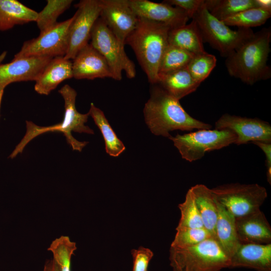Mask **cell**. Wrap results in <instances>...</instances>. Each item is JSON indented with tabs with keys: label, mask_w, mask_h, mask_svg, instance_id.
<instances>
[{
	"label": "cell",
	"mask_w": 271,
	"mask_h": 271,
	"mask_svg": "<svg viewBox=\"0 0 271 271\" xmlns=\"http://www.w3.org/2000/svg\"><path fill=\"white\" fill-rule=\"evenodd\" d=\"M154 85L143 111L146 124L153 134L169 138L170 131L176 129L191 131L212 127L210 124L192 117L179 100L158 84Z\"/></svg>",
	"instance_id": "obj_1"
},
{
	"label": "cell",
	"mask_w": 271,
	"mask_h": 271,
	"mask_svg": "<svg viewBox=\"0 0 271 271\" xmlns=\"http://www.w3.org/2000/svg\"><path fill=\"white\" fill-rule=\"evenodd\" d=\"M270 28H263L226 58L228 74L248 85L269 79L271 69L267 64L270 52Z\"/></svg>",
	"instance_id": "obj_2"
},
{
	"label": "cell",
	"mask_w": 271,
	"mask_h": 271,
	"mask_svg": "<svg viewBox=\"0 0 271 271\" xmlns=\"http://www.w3.org/2000/svg\"><path fill=\"white\" fill-rule=\"evenodd\" d=\"M139 18L136 28L127 37L125 44L133 50L149 82L157 84L159 66L168 45L171 28L162 23Z\"/></svg>",
	"instance_id": "obj_3"
},
{
	"label": "cell",
	"mask_w": 271,
	"mask_h": 271,
	"mask_svg": "<svg viewBox=\"0 0 271 271\" xmlns=\"http://www.w3.org/2000/svg\"><path fill=\"white\" fill-rule=\"evenodd\" d=\"M59 92L64 100L65 112L63 121L53 126L41 127L36 125L31 121H27V132L20 144L16 147L10 155L11 158H15L19 153H22L26 145L36 136L47 132L58 131L64 134L67 143L73 150L81 152L87 145L86 142H80L76 140L72 136V131L79 133L93 134V130L85 123L88 120L89 114L79 113L75 106L77 96L76 91L68 84L64 85Z\"/></svg>",
	"instance_id": "obj_4"
},
{
	"label": "cell",
	"mask_w": 271,
	"mask_h": 271,
	"mask_svg": "<svg viewBox=\"0 0 271 271\" xmlns=\"http://www.w3.org/2000/svg\"><path fill=\"white\" fill-rule=\"evenodd\" d=\"M169 260L173 271H221L230 264V258L212 237L190 246L170 247Z\"/></svg>",
	"instance_id": "obj_5"
},
{
	"label": "cell",
	"mask_w": 271,
	"mask_h": 271,
	"mask_svg": "<svg viewBox=\"0 0 271 271\" xmlns=\"http://www.w3.org/2000/svg\"><path fill=\"white\" fill-rule=\"evenodd\" d=\"M196 22L203 41L207 42L225 58L250 39L254 33L251 29L239 28L233 30L208 11L204 4L192 18Z\"/></svg>",
	"instance_id": "obj_6"
},
{
	"label": "cell",
	"mask_w": 271,
	"mask_h": 271,
	"mask_svg": "<svg viewBox=\"0 0 271 271\" xmlns=\"http://www.w3.org/2000/svg\"><path fill=\"white\" fill-rule=\"evenodd\" d=\"M211 189L216 201L236 218L259 210L267 196L258 184L229 183Z\"/></svg>",
	"instance_id": "obj_7"
},
{
	"label": "cell",
	"mask_w": 271,
	"mask_h": 271,
	"mask_svg": "<svg viewBox=\"0 0 271 271\" xmlns=\"http://www.w3.org/2000/svg\"><path fill=\"white\" fill-rule=\"evenodd\" d=\"M182 158L189 162L201 159L209 151L219 150L235 144L236 136L228 129H201L182 135L170 136Z\"/></svg>",
	"instance_id": "obj_8"
},
{
	"label": "cell",
	"mask_w": 271,
	"mask_h": 271,
	"mask_svg": "<svg viewBox=\"0 0 271 271\" xmlns=\"http://www.w3.org/2000/svg\"><path fill=\"white\" fill-rule=\"evenodd\" d=\"M90 39V44L105 59L112 79L120 80L122 71L125 72L128 78L132 79L136 76L134 63L127 57L124 49L120 46L113 34L100 17L93 27Z\"/></svg>",
	"instance_id": "obj_9"
},
{
	"label": "cell",
	"mask_w": 271,
	"mask_h": 271,
	"mask_svg": "<svg viewBox=\"0 0 271 271\" xmlns=\"http://www.w3.org/2000/svg\"><path fill=\"white\" fill-rule=\"evenodd\" d=\"M74 19V15L65 21L57 22L41 32L38 37L25 42L14 58L64 57L68 48L69 29Z\"/></svg>",
	"instance_id": "obj_10"
},
{
	"label": "cell",
	"mask_w": 271,
	"mask_h": 271,
	"mask_svg": "<svg viewBox=\"0 0 271 271\" xmlns=\"http://www.w3.org/2000/svg\"><path fill=\"white\" fill-rule=\"evenodd\" d=\"M77 8L69 32L68 45L65 56L73 59L78 52L88 44L93 27L100 17L99 0H82L77 4Z\"/></svg>",
	"instance_id": "obj_11"
},
{
	"label": "cell",
	"mask_w": 271,
	"mask_h": 271,
	"mask_svg": "<svg viewBox=\"0 0 271 271\" xmlns=\"http://www.w3.org/2000/svg\"><path fill=\"white\" fill-rule=\"evenodd\" d=\"M100 18L124 49L127 37L136 28L139 18L130 8L128 0H99Z\"/></svg>",
	"instance_id": "obj_12"
},
{
	"label": "cell",
	"mask_w": 271,
	"mask_h": 271,
	"mask_svg": "<svg viewBox=\"0 0 271 271\" xmlns=\"http://www.w3.org/2000/svg\"><path fill=\"white\" fill-rule=\"evenodd\" d=\"M215 129H228L236 136L235 144L249 142L271 143L270 124L257 118H248L229 114L222 115L215 122Z\"/></svg>",
	"instance_id": "obj_13"
},
{
	"label": "cell",
	"mask_w": 271,
	"mask_h": 271,
	"mask_svg": "<svg viewBox=\"0 0 271 271\" xmlns=\"http://www.w3.org/2000/svg\"><path fill=\"white\" fill-rule=\"evenodd\" d=\"M6 56H0V89L9 84L20 81H35L53 58L31 57L13 60L6 64L1 62Z\"/></svg>",
	"instance_id": "obj_14"
},
{
	"label": "cell",
	"mask_w": 271,
	"mask_h": 271,
	"mask_svg": "<svg viewBox=\"0 0 271 271\" xmlns=\"http://www.w3.org/2000/svg\"><path fill=\"white\" fill-rule=\"evenodd\" d=\"M128 3L138 18L165 24L171 29L185 25L189 20L184 11L164 2L157 3L148 0H128Z\"/></svg>",
	"instance_id": "obj_15"
},
{
	"label": "cell",
	"mask_w": 271,
	"mask_h": 271,
	"mask_svg": "<svg viewBox=\"0 0 271 271\" xmlns=\"http://www.w3.org/2000/svg\"><path fill=\"white\" fill-rule=\"evenodd\" d=\"M72 72L73 77L76 79L112 78L105 59L89 43L73 59Z\"/></svg>",
	"instance_id": "obj_16"
},
{
	"label": "cell",
	"mask_w": 271,
	"mask_h": 271,
	"mask_svg": "<svg viewBox=\"0 0 271 271\" xmlns=\"http://www.w3.org/2000/svg\"><path fill=\"white\" fill-rule=\"evenodd\" d=\"M235 267L271 271V243H240L230 257L229 268Z\"/></svg>",
	"instance_id": "obj_17"
},
{
	"label": "cell",
	"mask_w": 271,
	"mask_h": 271,
	"mask_svg": "<svg viewBox=\"0 0 271 271\" xmlns=\"http://www.w3.org/2000/svg\"><path fill=\"white\" fill-rule=\"evenodd\" d=\"M240 243H271V227L260 210L235 219Z\"/></svg>",
	"instance_id": "obj_18"
},
{
	"label": "cell",
	"mask_w": 271,
	"mask_h": 271,
	"mask_svg": "<svg viewBox=\"0 0 271 271\" xmlns=\"http://www.w3.org/2000/svg\"><path fill=\"white\" fill-rule=\"evenodd\" d=\"M73 77L72 62L64 57L53 58L35 80V90L48 95L65 80Z\"/></svg>",
	"instance_id": "obj_19"
},
{
	"label": "cell",
	"mask_w": 271,
	"mask_h": 271,
	"mask_svg": "<svg viewBox=\"0 0 271 271\" xmlns=\"http://www.w3.org/2000/svg\"><path fill=\"white\" fill-rule=\"evenodd\" d=\"M216 203L218 215L215 238L230 258L240 244L236 228V218L222 205Z\"/></svg>",
	"instance_id": "obj_20"
},
{
	"label": "cell",
	"mask_w": 271,
	"mask_h": 271,
	"mask_svg": "<svg viewBox=\"0 0 271 271\" xmlns=\"http://www.w3.org/2000/svg\"><path fill=\"white\" fill-rule=\"evenodd\" d=\"M203 40L199 28L195 20L182 27L170 29L168 44L194 55L205 52Z\"/></svg>",
	"instance_id": "obj_21"
},
{
	"label": "cell",
	"mask_w": 271,
	"mask_h": 271,
	"mask_svg": "<svg viewBox=\"0 0 271 271\" xmlns=\"http://www.w3.org/2000/svg\"><path fill=\"white\" fill-rule=\"evenodd\" d=\"M190 189L193 194L204 228L215 238L218 209L211 189L203 184H197Z\"/></svg>",
	"instance_id": "obj_22"
},
{
	"label": "cell",
	"mask_w": 271,
	"mask_h": 271,
	"mask_svg": "<svg viewBox=\"0 0 271 271\" xmlns=\"http://www.w3.org/2000/svg\"><path fill=\"white\" fill-rule=\"evenodd\" d=\"M157 84L179 100L195 91L200 85L193 79L187 68L159 76Z\"/></svg>",
	"instance_id": "obj_23"
},
{
	"label": "cell",
	"mask_w": 271,
	"mask_h": 271,
	"mask_svg": "<svg viewBox=\"0 0 271 271\" xmlns=\"http://www.w3.org/2000/svg\"><path fill=\"white\" fill-rule=\"evenodd\" d=\"M38 13L16 0H0V31L36 22Z\"/></svg>",
	"instance_id": "obj_24"
},
{
	"label": "cell",
	"mask_w": 271,
	"mask_h": 271,
	"mask_svg": "<svg viewBox=\"0 0 271 271\" xmlns=\"http://www.w3.org/2000/svg\"><path fill=\"white\" fill-rule=\"evenodd\" d=\"M88 113L102 134L106 153L112 157L118 156L124 151L125 146L117 138L103 111L91 103Z\"/></svg>",
	"instance_id": "obj_25"
},
{
	"label": "cell",
	"mask_w": 271,
	"mask_h": 271,
	"mask_svg": "<svg viewBox=\"0 0 271 271\" xmlns=\"http://www.w3.org/2000/svg\"><path fill=\"white\" fill-rule=\"evenodd\" d=\"M211 15L223 21L243 10L258 7L256 0H204Z\"/></svg>",
	"instance_id": "obj_26"
},
{
	"label": "cell",
	"mask_w": 271,
	"mask_h": 271,
	"mask_svg": "<svg viewBox=\"0 0 271 271\" xmlns=\"http://www.w3.org/2000/svg\"><path fill=\"white\" fill-rule=\"evenodd\" d=\"M195 55L168 44L161 61L158 76L187 68Z\"/></svg>",
	"instance_id": "obj_27"
},
{
	"label": "cell",
	"mask_w": 271,
	"mask_h": 271,
	"mask_svg": "<svg viewBox=\"0 0 271 271\" xmlns=\"http://www.w3.org/2000/svg\"><path fill=\"white\" fill-rule=\"evenodd\" d=\"M270 17V10L257 7L243 10L222 22L228 27L251 29L263 25Z\"/></svg>",
	"instance_id": "obj_28"
},
{
	"label": "cell",
	"mask_w": 271,
	"mask_h": 271,
	"mask_svg": "<svg viewBox=\"0 0 271 271\" xmlns=\"http://www.w3.org/2000/svg\"><path fill=\"white\" fill-rule=\"evenodd\" d=\"M76 243L67 236L56 238L47 249L52 252L59 271H71V259L76 250Z\"/></svg>",
	"instance_id": "obj_29"
},
{
	"label": "cell",
	"mask_w": 271,
	"mask_h": 271,
	"mask_svg": "<svg viewBox=\"0 0 271 271\" xmlns=\"http://www.w3.org/2000/svg\"><path fill=\"white\" fill-rule=\"evenodd\" d=\"M44 8L39 13L36 20L40 33L57 23L58 17L71 6V0H48Z\"/></svg>",
	"instance_id": "obj_30"
},
{
	"label": "cell",
	"mask_w": 271,
	"mask_h": 271,
	"mask_svg": "<svg viewBox=\"0 0 271 271\" xmlns=\"http://www.w3.org/2000/svg\"><path fill=\"white\" fill-rule=\"evenodd\" d=\"M179 208L181 216L178 227L204 228L193 194L190 189L187 191L184 201L179 204Z\"/></svg>",
	"instance_id": "obj_31"
},
{
	"label": "cell",
	"mask_w": 271,
	"mask_h": 271,
	"mask_svg": "<svg viewBox=\"0 0 271 271\" xmlns=\"http://www.w3.org/2000/svg\"><path fill=\"white\" fill-rule=\"evenodd\" d=\"M216 62L214 55L205 52L195 55L187 68L193 79L201 84L209 76Z\"/></svg>",
	"instance_id": "obj_32"
},
{
	"label": "cell",
	"mask_w": 271,
	"mask_h": 271,
	"mask_svg": "<svg viewBox=\"0 0 271 271\" xmlns=\"http://www.w3.org/2000/svg\"><path fill=\"white\" fill-rule=\"evenodd\" d=\"M176 230V233L171 247L190 246L212 237L204 228H191L177 227Z\"/></svg>",
	"instance_id": "obj_33"
},
{
	"label": "cell",
	"mask_w": 271,
	"mask_h": 271,
	"mask_svg": "<svg viewBox=\"0 0 271 271\" xmlns=\"http://www.w3.org/2000/svg\"><path fill=\"white\" fill-rule=\"evenodd\" d=\"M131 254L133 259L132 271H148L149 262L154 256L153 251L140 246L138 249H132Z\"/></svg>",
	"instance_id": "obj_34"
},
{
	"label": "cell",
	"mask_w": 271,
	"mask_h": 271,
	"mask_svg": "<svg viewBox=\"0 0 271 271\" xmlns=\"http://www.w3.org/2000/svg\"><path fill=\"white\" fill-rule=\"evenodd\" d=\"M204 0H166L163 2L172 6L180 8L184 11L189 19L192 18L194 14L203 5Z\"/></svg>",
	"instance_id": "obj_35"
},
{
	"label": "cell",
	"mask_w": 271,
	"mask_h": 271,
	"mask_svg": "<svg viewBox=\"0 0 271 271\" xmlns=\"http://www.w3.org/2000/svg\"><path fill=\"white\" fill-rule=\"evenodd\" d=\"M259 147L265 156V166L266 167V178L267 182L271 184V143L260 142L252 143Z\"/></svg>",
	"instance_id": "obj_36"
},
{
	"label": "cell",
	"mask_w": 271,
	"mask_h": 271,
	"mask_svg": "<svg viewBox=\"0 0 271 271\" xmlns=\"http://www.w3.org/2000/svg\"><path fill=\"white\" fill-rule=\"evenodd\" d=\"M44 271H59V267L54 259L48 260L46 261Z\"/></svg>",
	"instance_id": "obj_37"
},
{
	"label": "cell",
	"mask_w": 271,
	"mask_h": 271,
	"mask_svg": "<svg viewBox=\"0 0 271 271\" xmlns=\"http://www.w3.org/2000/svg\"><path fill=\"white\" fill-rule=\"evenodd\" d=\"M256 2L258 7L271 10V1L256 0Z\"/></svg>",
	"instance_id": "obj_38"
},
{
	"label": "cell",
	"mask_w": 271,
	"mask_h": 271,
	"mask_svg": "<svg viewBox=\"0 0 271 271\" xmlns=\"http://www.w3.org/2000/svg\"><path fill=\"white\" fill-rule=\"evenodd\" d=\"M4 93V90L0 89V107H1V104L2 102V97Z\"/></svg>",
	"instance_id": "obj_39"
}]
</instances>
